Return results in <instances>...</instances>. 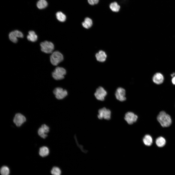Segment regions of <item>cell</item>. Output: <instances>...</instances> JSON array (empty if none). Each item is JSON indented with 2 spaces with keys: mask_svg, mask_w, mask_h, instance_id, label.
I'll return each instance as SVG.
<instances>
[{
  "mask_svg": "<svg viewBox=\"0 0 175 175\" xmlns=\"http://www.w3.org/2000/svg\"><path fill=\"white\" fill-rule=\"evenodd\" d=\"M157 120L163 127H167L171 124L172 120L171 116L164 111L160 112L158 114Z\"/></svg>",
  "mask_w": 175,
  "mask_h": 175,
  "instance_id": "cell-1",
  "label": "cell"
},
{
  "mask_svg": "<svg viewBox=\"0 0 175 175\" xmlns=\"http://www.w3.org/2000/svg\"><path fill=\"white\" fill-rule=\"evenodd\" d=\"M114 95L116 99L119 102H124L127 100L126 90L123 87H118L115 90Z\"/></svg>",
  "mask_w": 175,
  "mask_h": 175,
  "instance_id": "cell-2",
  "label": "cell"
},
{
  "mask_svg": "<svg viewBox=\"0 0 175 175\" xmlns=\"http://www.w3.org/2000/svg\"><path fill=\"white\" fill-rule=\"evenodd\" d=\"M65 69L61 67H56L52 73V76L55 80H59L62 79L66 74Z\"/></svg>",
  "mask_w": 175,
  "mask_h": 175,
  "instance_id": "cell-3",
  "label": "cell"
},
{
  "mask_svg": "<svg viewBox=\"0 0 175 175\" xmlns=\"http://www.w3.org/2000/svg\"><path fill=\"white\" fill-rule=\"evenodd\" d=\"M63 59L62 54L58 51L53 52L50 56V61L51 64L54 66H57Z\"/></svg>",
  "mask_w": 175,
  "mask_h": 175,
  "instance_id": "cell-4",
  "label": "cell"
},
{
  "mask_svg": "<svg viewBox=\"0 0 175 175\" xmlns=\"http://www.w3.org/2000/svg\"><path fill=\"white\" fill-rule=\"evenodd\" d=\"M94 96L97 100L103 101L108 95L107 91L102 86L98 87L96 89Z\"/></svg>",
  "mask_w": 175,
  "mask_h": 175,
  "instance_id": "cell-5",
  "label": "cell"
},
{
  "mask_svg": "<svg viewBox=\"0 0 175 175\" xmlns=\"http://www.w3.org/2000/svg\"><path fill=\"white\" fill-rule=\"evenodd\" d=\"M40 45L41 51L47 53H52L54 48L53 44L51 42L47 41L41 42Z\"/></svg>",
  "mask_w": 175,
  "mask_h": 175,
  "instance_id": "cell-6",
  "label": "cell"
},
{
  "mask_svg": "<svg viewBox=\"0 0 175 175\" xmlns=\"http://www.w3.org/2000/svg\"><path fill=\"white\" fill-rule=\"evenodd\" d=\"M111 112L108 109L104 107L99 109L98 111V118L100 119H104L106 120L110 119L111 118Z\"/></svg>",
  "mask_w": 175,
  "mask_h": 175,
  "instance_id": "cell-7",
  "label": "cell"
},
{
  "mask_svg": "<svg viewBox=\"0 0 175 175\" xmlns=\"http://www.w3.org/2000/svg\"><path fill=\"white\" fill-rule=\"evenodd\" d=\"M53 93L56 98L57 99H62L68 95L67 91L60 87L55 88L53 91Z\"/></svg>",
  "mask_w": 175,
  "mask_h": 175,
  "instance_id": "cell-8",
  "label": "cell"
},
{
  "mask_svg": "<svg viewBox=\"0 0 175 175\" xmlns=\"http://www.w3.org/2000/svg\"><path fill=\"white\" fill-rule=\"evenodd\" d=\"M26 120V118L24 115L21 113H18L15 115L13 121L17 126L19 127L25 122Z\"/></svg>",
  "mask_w": 175,
  "mask_h": 175,
  "instance_id": "cell-9",
  "label": "cell"
},
{
  "mask_svg": "<svg viewBox=\"0 0 175 175\" xmlns=\"http://www.w3.org/2000/svg\"><path fill=\"white\" fill-rule=\"evenodd\" d=\"M138 118V116L133 113L128 112L125 115L124 119L129 124H132L135 122Z\"/></svg>",
  "mask_w": 175,
  "mask_h": 175,
  "instance_id": "cell-10",
  "label": "cell"
},
{
  "mask_svg": "<svg viewBox=\"0 0 175 175\" xmlns=\"http://www.w3.org/2000/svg\"><path fill=\"white\" fill-rule=\"evenodd\" d=\"M23 37V34L20 31L15 30L10 33L9 37L10 40L13 42L17 43L18 41V38H22Z\"/></svg>",
  "mask_w": 175,
  "mask_h": 175,
  "instance_id": "cell-11",
  "label": "cell"
},
{
  "mask_svg": "<svg viewBox=\"0 0 175 175\" xmlns=\"http://www.w3.org/2000/svg\"><path fill=\"white\" fill-rule=\"evenodd\" d=\"M49 127L45 124H43L39 128L38 134L41 137L45 139L48 136L47 133L49 132Z\"/></svg>",
  "mask_w": 175,
  "mask_h": 175,
  "instance_id": "cell-12",
  "label": "cell"
},
{
  "mask_svg": "<svg viewBox=\"0 0 175 175\" xmlns=\"http://www.w3.org/2000/svg\"><path fill=\"white\" fill-rule=\"evenodd\" d=\"M152 79L154 83L158 85H159L163 82L164 78V76L161 73L157 72L153 75Z\"/></svg>",
  "mask_w": 175,
  "mask_h": 175,
  "instance_id": "cell-13",
  "label": "cell"
},
{
  "mask_svg": "<svg viewBox=\"0 0 175 175\" xmlns=\"http://www.w3.org/2000/svg\"><path fill=\"white\" fill-rule=\"evenodd\" d=\"M96 57L98 61L103 62L106 60L107 58V55L104 51L101 50L96 54Z\"/></svg>",
  "mask_w": 175,
  "mask_h": 175,
  "instance_id": "cell-14",
  "label": "cell"
},
{
  "mask_svg": "<svg viewBox=\"0 0 175 175\" xmlns=\"http://www.w3.org/2000/svg\"><path fill=\"white\" fill-rule=\"evenodd\" d=\"M39 154L42 157H44L48 156L49 153V148L45 146H43L39 149Z\"/></svg>",
  "mask_w": 175,
  "mask_h": 175,
  "instance_id": "cell-15",
  "label": "cell"
},
{
  "mask_svg": "<svg viewBox=\"0 0 175 175\" xmlns=\"http://www.w3.org/2000/svg\"><path fill=\"white\" fill-rule=\"evenodd\" d=\"M143 141L145 145L150 146L152 144L153 139L150 135L149 134H146L143 138Z\"/></svg>",
  "mask_w": 175,
  "mask_h": 175,
  "instance_id": "cell-16",
  "label": "cell"
},
{
  "mask_svg": "<svg viewBox=\"0 0 175 175\" xmlns=\"http://www.w3.org/2000/svg\"><path fill=\"white\" fill-rule=\"evenodd\" d=\"M27 38L29 41L34 42L37 41V36L34 31H30L28 32Z\"/></svg>",
  "mask_w": 175,
  "mask_h": 175,
  "instance_id": "cell-17",
  "label": "cell"
},
{
  "mask_svg": "<svg viewBox=\"0 0 175 175\" xmlns=\"http://www.w3.org/2000/svg\"><path fill=\"white\" fill-rule=\"evenodd\" d=\"M156 145L159 147H162L166 144V141L163 137L160 136L156 140Z\"/></svg>",
  "mask_w": 175,
  "mask_h": 175,
  "instance_id": "cell-18",
  "label": "cell"
},
{
  "mask_svg": "<svg viewBox=\"0 0 175 175\" xmlns=\"http://www.w3.org/2000/svg\"><path fill=\"white\" fill-rule=\"evenodd\" d=\"M93 22L92 19L88 17L86 18L82 23L83 26L86 29H88L91 27L92 25Z\"/></svg>",
  "mask_w": 175,
  "mask_h": 175,
  "instance_id": "cell-19",
  "label": "cell"
},
{
  "mask_svg": "<svg viewBox=\"0 0 175 175\" xmlns=\"http://www.w3.org/2000/svg\"><path fill=\"white\" fill-rule=\"evenodd\" d=\"M110 9L113 12H118L120 9V6L116 2L111 3L109 5Z\"/></svg>",
  "mask_w": 175,
  "mask_h": 175,
  "instance_id": "cell-20",
  "label": "cell"
},
{
  "mask_svg": "<svg viewBox=\"0 0 175 175\" xmlns=\"http://www.w3.org/2000/svg\"><path fill=\"white\" fill-rule=\"evenodd\" d=\"M48 3L45 0H39L37 3V6L39 9H42L46 8Z\"/></svg>",
  "mask_w": 175,
  "mask_h": 175,
  "instance_id": "cell-21",
  "label": "cell"
},
{
  "mask_svg": "<svg viewBox=\"0 0 175 175\" xmlns=\"http://www.w3.org/2000/svg\"><path fill=\"white\" fill-rule=\"evenodd\" d=\"M56 16L57 19L61 22H64L66 19V15L61 11L57 12L56 14Z\"/></svg>",
  "mask_w": 175,
  "mask_h": 175,
  "instance_id": "cell-22",
  "label": "cell"
},
{
  "mask_svg": "<svg viewBox=\"0 0 175 175\" xmlns=\"http://www.w3.org/2000/svg\"><path fill=\"white\" fill-rule=\"evenodd\" d=\"M51 173L52 175H61V171L59 167L54 166L51 170Z\"/></svg>",
  "mask_w": 175,
  "mask_h": 175,
  "instance_id": "cell-23",
  "label": "cell"
},
{
  "mask_svg": "<svg viewBox=\"0 0 175 175\" xmlns=\"http://www.w3.org/2000/svg\"><path fill=\"white\" fill-rule=\"evenodd\" d=\"M0 172L1 175H9V170L7 166H3L0 169Z\"/></svg>",
  "mask_w": 175,
  "mask_h": 175,
  "instance_id": "cell-24",
  "label": "cell"
},
{
  "mask_svg": "<svg viewBox=\"0 0 175 175\" xmlns=\"http://www.w3.org/2000/svg\"><path fill=\"white\" fill-rule=\"evenodd\" d=\"M88 0L89 3L91 5L96 4L99 1V0Z\"/></svg>",
  "mask_w": 175,
  "mask_h": 175,
  "instance_id": "cell-25",
  "label": "cell"
},
{
  "mask_svg": "<svg viewBox=\"0 0 175 175\" xmlns=\"http://www.w3.org/2000/svg\"><path fill=\"white\" fill-rule=\"evenodd\" d=\"M172 82L173 84L175 85V75L172 77Z\"/></svg>",
  "mask_w": 175,
  "mask_h": 175,
  "instance_id": "cell-26",
  "label": "cell"
}]
</instances>
